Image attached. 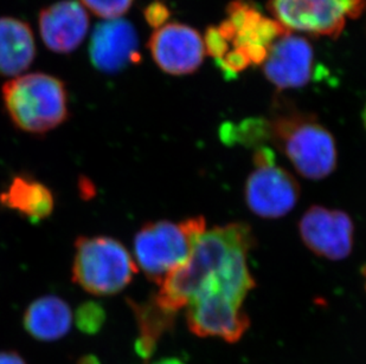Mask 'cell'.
<instances>
[{"label":"cell","mask_w":366,"mask_h":364,"mask_svg":"<svg viewBox=\"0 0 366 364\" xmlns=\"http://www.w3.org/2000/svg\"><path fill=\"white\" fill-rule=\"evenodd\" d=\"M254 243V234L245 223H229L205 231L189 259L160 283L153 300L173 315L219 278L236 258L248 255Z\"/></svg>","instance_id":"6da1fadb"},{"label":"cell","mask_w":366,"mask_h":364,"mask_svg":"<svg viewBox=\"0 0 366 364\" xmlns=\"http://www.w3.org/2000/svg\"><path fill=\"white\" fill-rule=\"evenodd\" d=\"M269 124V141L300 176L322 180L335 172L338 151L331 131L311 113L280 110Z\"/></svg>","instance_id":"7a4b0ae2"},{"label":"cell","mask_w":366,"mask_h":364,"mask_svg":"<svg viewBox=\"0 0 366 364\" xmlns=\"http://www.w3.org/2000/svg\"><path fill=\"white\" fill-rule=\"evenodd\" d=\"M1 93L12 123L28 134H46L69 117L66 86L55 76H18L4 84Z\"/></svg>","instance_id":"3957f363"},{"label":"cell","mask_w":366,"mask_h":364,"mask_svg":"<svg viewBox=\"0 0 366 364\" xmlns=\"http://www.w3.org/2000/svg\"><path fill=\"white\" fill-rule=\"evenodd\" d=\"M205 231L207 221L203 217L180 223L159 220L145 223L133 243L137 264L149 280L160 284L189 259Z\"/></svg>","instance_id":"277c9868"},{"label":"cell","mask_w":366,"mask_h":364,"mask_svg":"<svg viewBox=\"0 0 366 364\" xmlns=\"http://www.w3.org/2000/svg\"><path fill=\"white\" fill-rule=\"evenodd\" d=\"M138 268L122 243L106 236L77 238L73 261V282L94 295L124 291Z\"/></svg>","instance_id":"5b68a950"},{"label":"cell","mask_w":366,"mask_h":364,"mask_svg":"<svg viewBox=\"0 0 366 364\" xmlns=\"http://www.w3.org/2000/svg\"><path fill=\"white\" fill-rule=\"evenodd\" d=\"M300 186L284 167L277 165L273 149L256 148L254 169L245 182L244 199L252 213L264 219H277L297 206Z\"/></svg>","instance_id":"8992f818"},{"label":"cell","mask_w":366,"mask_h":364,"mask_svg":"<svg viewBox=\"0 0 366 364\" xmlns=\"http://www.w3.org/2000/svg\"><path fill=\"white\" fill-rule=\"evenodd\" d=\"M365 0H269L268 9L287 31L338 37L349 19L363 14Z\"/></svg>","instance_id":"52a82bcc"},{"label":"cell","mask_w":366,"mask_h":364,"mask_svg":"<svg viewBox=\"0 0 366 364\" xmlns=\"http://www.w3.org/2000/svg\"><path fill=\"white\" fill-rule=\"evenodd\" d=\"M244 299L223 289H207L187 306L189 329L199 337H219L235 343L248 330Z\"/></svg>","instance_id":"ba28073f"},{"label":"cell","mask_w":366,"mask_h":364,"mask_svg":"<svg viewBox=\"0 0 366 364\" xmlns=\"http://www.w3.org/2000/svg\"><path fill=\"white\" fill-rule=\"evenodd\" d=\"M227 12L228 18L217 26L218 30L232 50L243 52L252 64H262L274 43L288 32L245 0L232 1Z\"/></svg>","instance_id":"9c48e42d"},{"label":"cell","mask_w":366,"mask_h":364,"mask_svg":"<svg viewBox=\"0 0 366 364\" xmlns=\"http://www.w3.org/2000/svg\"><path fill=\"white\" fill-rule=\"evenodd\" d=\"M299 233L310 251L328 261H342L352 251L355 226L344 211L312 206L301 217Z\"/></svg>","instance_id":"30bf717a"},{"label":"cell","mask_w":366,"mask_h":364,"mask_svg":"<svg viewBox=\"0 0 366 364\" xmlns=\"http://www.w3.org/2000/svg\"><path fill=\"white\" fill-rule=\"evenodd\" d=\"M149 49L158 68L173 76L194 73L205 55L199 32L180 23H166L157 29L149 38Z\"/></svg>","instance_id":"8fae6325"},{"label":"cell","mask_w":366,"mask_h":364,"mask_svg":"<svg viewBox=\"0 0 366 364\" xmlns=\"http://www.w3.org/2000/svg\"><path fill=\"white\" fill-rule=\"evenodd\" d=\"M315 51L310 41L286 32L270 48L263 73L277 89H300L311 81Z\"/></svg>","instance_id":"7c38bea8"},{"label":"cell","mask_w":366,"mask_h":364,"mask_svg":"<svg viewBox=\"0 0 366 364\" xmlns=\"http://www.w3.org/2000/svg\"><path fill=\"white\" fill-rule=\"evenodd\" d=\"M89 56L95 69L120 73L142 59L139 38L133 24L122 18L97 25L90 38Z\"/></svg>","instance_id":"4fadbf2b"},{"label":"cell","mask_w":366,"mask_h":364,"mask_svg":"<svg viewBox=\"0 0 366 364\" xmlns=\"http://www.w3.org/2000/svg\"><path fill=\"white\" fill-rule=\"evenodd\" d=\"M39 26L41 41L50 51L70 54L84 41L89 16L77 0H61L39 12Z\"/></svg>","instance_id":"5bb4252c"},{"label":"cell","mask_w":366,"mask_h":364,"mask_svg":"<svg viewBox=\"0 0 366 364\" xmlns=\"http://www.w3.org/2000/svg\"><path fill=\"white\" fill-rule=\"evenodd\" d=\"M0 205L37 223L51 216L55 210V196L43 182L26 174H19L0 193Z\"/></svg>","instance_id":"9a60e30c"},{"label":"cell","mask_w":366,"mask_h":364,"mask_svg":"<svg viewBox=\"0 0 366 364\" xmlns=\"http://www.w3.org/2000/svg\"><path fill=\"white\" fill-rule=\"evenodd\" d=\"M35 57V37L30 25L18 18L0 17V76H21Z\"/></svg>","instance_id":"2e32d148"},{"label":"cell","mask_w":366,"mask_h":364,"mask_svg":"<svg viewBox=\"0 0 366 364\" xmlns=\"http://www.w3.org/2000/svg\"><path fill=\"white\" fill-rule=\"evenodd\" d=\"M73 320V311L66 300L57 295H43L28 306L23 325L36 340L54 342L68 335Z\"/></svg>","instance_id":"e0dca14e"},{"label":"cell","mask_w":366,"mask_h":364,"mask_svg":"<svg viewBox=\"0 0 366 364\" xmlns=\"http://www.w3.org/2000/svg\"><path fill=\"white\" fill-rule=\"evenodd\" d=\"M131 305L140 329L135 349L142 358H147L156 349L157 342L162 333L172 324L173 315L160 309L153 299L145 304L131 302Z\"/></svg>","instance_id":"ac0fdd59"},{"label":"cell","mask_w":366,"mask_h":364,"mask_svg":"<svg viewBox=\"0 0 366 364\" xmlns=\"http://www.w3.org/2000/svg\"><path fill=\"white\" fill-rule=\"evenodd\" d=\"M221 138L228 145H239L262 147L269 141V124L263 118H249L239 124H227L222 128Z\"/></svg>","instance_id":"d6986e66"},{"label":"cell","mask_w":366,"mask_h":364,"mask_svg":"<svg viewBox=\"0 0 366 364\" xmlns=\"http://www.w3.org/2000/svg\"><path fill=\"white\" fill-rule=\"evenodd\" d=\"M106 317V311L100 303L88 300L77 308L74 320L83 333L95 335L104 327Z\"/></svg>","instance_id":"ffe728a7"},{"label":"cell","mask_w":366,"mask_h":364,"mask_svg":"<svg viewBox=\"0 0 366 364\" xmlns=\"http://www.w3.org/2000/svg\"><path fill=\"white\" fill-rule=\"evenodd\" d=\"M134 0H79L86 11L104 21L119 19L127 14Z\"/></svg>","instance_id":"44dd1931"},{"label":"cell","mask_w":366,"mask_h":364,"mask_svg":"<svg viewBox=\"0 0 366 364\" xmlns=\"http://www.w3.org/2000/svg\"><path fill=\"white\" fill-rule=\"evenodd\" d=\"M204 45H205V52L216 62L223 59L232 50L229 41L223 37L217 26H211L207 29Z\"/></svg>","instance_id":"7402d4cb"},{"label":"cell","mask_w":366,"mask_h":364,"mask_svg":"<svg viewBox=\"0 0 366 364\" xmlns=\"http://www.w3.org/2000/svg\"><path fill=\"white\" fill-rule=\"evenodd\" d=\"M144 16H145L146 21L157 30V29L162 28L169 21V7L162 1H153L146 7Z\"/></svg>","instance_id":"603a6c76"},{"label":"cell","mask_w":366,"mask_h":364,"mask_svg":"<svg viewBox=\"0 0 366 364\" xmlns=\"http://www.w3.org/2000/svg\"><path fill=\"white\" fill-rule=\"evenodd\" d=\"M0 364H25V361L14 351H0Z\"/></svg>","instance_id":"cb8c5ba5"},{"label":"cell","mask_w":366,"mask_h":364,"mask_svg":"<svg viewBox=\"0 0 366 364\" xmlns=\"http://www.w3.org/2000/svg\"><path fill=\"white\" fill-rule=\"evenodd\" d=\"M152 364H185L182 360L176 358H163L160 361L154 362Z\"/></svg>","instance_id":"d4e9b609"},{"label":"cell","mask_w":366,"mask_h":364,"mask_svg":"<svg viewBox=\"0 0 366 364\" xmlns=\"http://www.w3.org/2000/svg\"><path fill=\"white\" fill-rule=\"evenodd\" d=\"M80 364H100L99 361H97V358H94V356H86V358H83L80 361Z\"/></svg>","instance_id":"484cf974"},{"label":"cell","mask_w":366,"mask_h":364,"mask_svg":"<svg viewBox=\"0 0 366 364\" xmlns=\"http://www.w3.org/2000/svg\"><path fill=\"white\" fill-rule=\"evenodd\" d=\"M363 121H364V124H365V128H366V104H365V108H364V111H363Z\"/></svg>","instance_id":"4316f807"},{"label":"cell","mask_w":366,"mask_h":364,"mask_svg":"<svg viewBox=\"0 0 366 364\" xmlns=\"http://www.w3.org/2000/svg\"><path fill=\"white\" fill-rule=\"evenodd\" d=\"M364 275H365V279H366V268H364ZM365 288H366V284H365Z\"/></svg>","instance_id":"83f0119b"}]
</instances>
